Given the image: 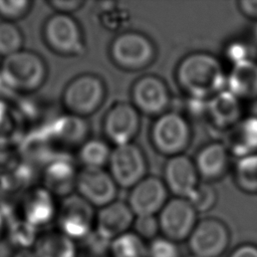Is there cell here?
<instances>
[{
	"label": "cell",
	"instance_id": "cell-36",
	"mask_svg": "<svg viewBox=\"0 0 257 257\" xmlns=\"http://www.w3.org/2000/svg\"><path fill=\"white\" fill-rule=\"evenodd\" d=\"M54 13L71 15L84 5L83 0H49L46 2Z\"/></svg>",
	"mask_w": 257,
	"mask_h": 257
},
{
	"label": "cell",
	"instance_id": "cell-27",
	"mask_svg": "<svg viewBox=\"0 0 257 257\" xmlns=\"http://www.w3.org/2000/svg\"><path fill=\"white\" fill-rule=\"evenodd\" d=\"M236 186L246 194H257V154L237 159L233 170Z\"/></svg>",
	"mask_w": 257,
	"mask_h": 257
},
{
	"label": "cell",
	"instance_id": "cell-4",
	"mask_svg": "<svg viewBox=\"0 0 257 257\" xmlns=\"http://www.w3.org/2000/svg\"><path fill=\"white\" fill-rule=\"evenodd\" d=\"M108 53L118 68L125 71H141L153 64L157 57V48L145 33L126 30L111 40Z\"/></svg>",
	"mask_w": 257,
	"mask_h": 257
},
{
	"label": "cell",
	"instance_id": "cell-26",
	"mask_svg": "<svg viewBox=\"0 0 257 257\" xmlns=\"http://www.w3.org/2000/svg\"><path fill=\"white\" fill-rule=\"evenodd\" d=\"M112 148L102 139L89 138L77 150L76 158L82 169H104Z\"/></svg>",
	"mask_w": 257,
	"mask_h": 257
},
{
	"label": "cell",
	"instance_id": "cell-42",
	"mask_svg": "<svg viewBox=\"0 0 257 257\" xmlns=\"http://www.w3.org/2000/svg\"><path fill=\"white\" fill-rule=\"evenodd\" d=\"M191 257H195V256H193V255H192V256H191Z\"/></svg>",
	"mask_w": 257,
	"mask_h": 257
},
{
	"label": "cell",
	"instance_id": "cell-32",
	"mask_svg": "<svg viewBox=\"0 0 257 257\" xmlns=\"http://www.w3.org/2000/svg\"><path fill=\"white\" fill-rule=\"evenodd\" d=\"M31 0H0V21L12 22L22 20L30 13Z\"/></svg>",
	"mask_w": 257,
	"mask_h": 257
},
{
	"label": "cell",
	"instance_id": "cell-1",
	"mask_svg": "<svg viewBox=\"0 0 257 257\" xmlns=\"http://www.w3.org/2000/svg\"><path fill=\"white\" fill-rule=\"evenodd\" d=\"M175 78L187 97L208 100L226 89L227 72L222 60L216 55L194 51L179 61Z\"/></svg>",
	"mask_w": 257,
	"mask_h": 257
},
{
	"label": "cell",
	"instance_id": "cell-6",
	"mask_svg": "<svg viewBox=\"0 0 257 257\" xmlns=\"http://www.w3.org/2000/svg\"><path fill=\"white\" fill-rule=\"evenodd\" d=\"M41 37L45 46L59 56H80L85 51L82 29L72 15H49L42 24Z\"/></svg>",
	"mask_w": 257,
	"mask_h": 257
},
{
	"label": "cell",
	"instance_id": "cell-10",
	"mask_svg": "<svg viewBox=\"0 0 257 257\" xmlns=\"http://www.w3.org/2000/svg\"><path fill=\"white\" fill-rule=\"evenodd\" d=\"M197 216L188 199L173 197L158 214L160 233L175 243L186 241L198 223Z\"/></svg>",
	"mask_w": 257,
	"mask_h": 257
},
{
	"label": "cell",
	"instance_id": "cell-31",
	"mask_svg": "<svg viewBox=\"0 0 257 257\" xmlns=\"http://www.w3.org/2000/svg\"><path fill=\"white\" fill-rule=\"evenodd\" d=\"M188 200L198 214L206 213L215 207L218 195L217 191L210 183L200 182Z\"/></svg>",
	"mask_w": 257,
	"mask_h": 257
},
{
	"label": "cell",
	"instance_id": "cell-34",
	"mask_svg": "<svg viewBox=\"0 0 257 257\" xmlns=\"http://www.w3.org/2000/svg\"><path fill=\"white\" fill-rule=\"evenodd\" d=\"M148 257H180L177 243L161 236L148 242Z\"/></svg>",
	"mask_w": 257,
	"mask_h": 257
},
{
	"label": "cell",
	"instance_id": "cell-28",
	"mask_svg": "<svg viewBox=\"0 0 257 257\" xmlns=\"http://www.w3.org/2000/svg\"><path fill=\"white\" fill-rule=\"evenodd\" d=\"M108 253L110 257H148V242L128 231L110 242Z\"/></svg>",
	"mask_w": 257,
	"mask_h": 257
},
{
	"label": "cell",
	"instance_id": "cell-2",
	"mask_svg": "<svg viewBox=\"0 0 257 257\" xmlns=\"http://www.w3.org/2000/svg\"><path fill=\"white\" fill-rule=\"evenodd\" d=\"M47 76L46 61L33 50L24 48L0 61V78L6 87L17 96L36 92L43 86Z\"/></svg>",
	"mask_w": 257,
	"mask_h": 257
},
{
	"label": "cell",
	"instance_id": "cell-7",
	"mask_svg": "<svg viewBox=\"0 0 257 257\" xmlns=\"http://www.w3.org/2000/svg\"><path fill=\"white\" fill-rule=\"evenodd\" d=\"M106 168L117 187L124 189H132L148 176L146 155L135 143L113 147Z\"/></svg>",
	"mask_w": 257,
	"mask_h": 257
},
{
	"label": "cell",
	"instance_id": "cell-15",
	"mask_svg": "<svg viewBox=\"0 0 257 257\" xmlns=\"http://www.w3.org/2000/svg\"><path fill=\"white\" fill-rule=\"evenodd\" d=\"M168 193L163 179L148 175L131 189L126 203L136 217L158 216L169 200Z\"/></svg>",
	"mask_w": 257,
	"mask_h": 257
},
{
	"label": "cell",
	"instance_id": "cell-29",
	"mask_svg": "<svg viewBox=\"0 0 257 257\" xmlns=\"http://www.w3.org/2000/svg\"><path fill=\"white\" fill-rule=\"evenodd\" d=\"M24 49V34L12 22L0 21V57L5 58Z\"/></svg>",
	"mask_w": 257,
	"mask_h": 257
},
{
	"label": "cell",
	"instance_id": "cell-35",
	"mask_svg": "<svg viewBox=\"0 0 257 257\" xmlns=\"http://www.w3.org/2000/svg\"><path fill=\"white\" fill-rule=\"evenodd\" d=\"M224 54L230 65L250 58L246 44L239 40L229 42L224 49Z\"/></svg>",
	"mask_w": 257,
	"mask_h": 257
},
{
	"label": "cell",
	"instance_id": "cell-16",
	"mask_svg": "<svg viewBox=\"0 0 257 257\" xmlns=\"http://www.w3.org/2000/svg\"><path fill=\"white\" fill-rule=\"evenodd\" d=\"M56 198L42 186H33L23 192L18 199L19 218L39 228L56 217L58 204Z\"/></svg>",
	"mask_w": 257,
	"mask_h": 257
},
{
	"label": "cell",
	"instance_id": "cell-21",
	"mask_svg": "<svg viewBox=\"0 0 257 257\" xmlns=\"http://www.w3.org/2000/svg\"><path fill=\"white\" fill-rule=\"evenodd\" d=\"M230 158L231 155L222 141L204 145L194 159L200 179L208 183L222 179L229 169Z\"/></svg>",
	"mask_w": 257,
	"mask_h": 257
},
{
	"label": "cell",
	"instance_id": "cell-18",
	"mask_svg": "<svg viewBox=\"0 0 257 257\" xmlns=\"http://www.w3.org/2000/svg\"><path fill=\"white\" fill-rule=\"evenodd\" d=\"M78 171L69 156H60L48 163L41 173L42 187L55 198L75 193Z\"/></svg>",
	"mask_w": 257,
	"mask_h": 257
},
{
	"label": "cell",
	"instance_id": "cell-9",
	"mask_svg": "<svg viewBox=\"0 0 257 257\" xmlns=\"http://www.w3.org/2000/svg\"><path fill=\"white\" fill-rule=\"evenodd\" d=\"M131 99V103L140 113L157 117L169 110L172 104V93L162 77L145 74L133 83Z\"/></svg>",
	"mask_w": 257,
	"mask_h": 257
},
{
	"label": "cell",
	"instance_id": "cell-19",
	"mask_svg": "<svg viewBox=\"0 0 257 257\" xmlns=\"http://www.w3.org/2000/svg\"><path fill=\"white\" fill-rule=\"evenodd\" d=\"M135 217L126 202L115 200L98 209L95 215L94 231L111 242L130 231Z\"/></svg>",
	"mask_w": 257,
	"mask_h": 257
},
{
	"label": "cell",
	"instance_id": "cell-13",
	"mask_svg": "<svg viewBox=\"0 0 257 257\" xmlns=\"http://www.w3.org/2000/svg\"><path fill=\"white\" fill-rule=\"evenodd\" d=\"M44 131L60 156H68L70 151H77L89 139L90 132L84 117L67 112L53 117Z\"/></svg>",
	"mask_w": 257,
	"mask_h": 257
},
{
	"label": "cell",
	"instance_id": "cell-24",
	"mask_svg": "<svg viewBox=\"0 0 257 257\" xmlns=\"http://www.w3.org/2000/svg\"><path fill=\"white\" fill-rule=\"evenodd\" d=\"M36 257H77L74 240L58 231H48L39 236L33 245Z\"/></svg>",
	"mask_w": 257,
	"mask_h": 257
},
{
	"label": "cell",
	"instance_id": "cell-37",
	"mask_svg": "<svg viewBox=\"0 0 257 257\" xmlns=\"http://www.w3.org/2000/svg\"><path fill=\"white\" fill-rule=\"evenodd\" d=\"M237 4L244 17L257 22V0H240Z\"/></svg>",
	"mask_w": 257,
	"mask_h": 257
},
{
	"label": "cell",
	"instance_id": "cell-8",
	"mask_svg": "<svg viewBox=\"0 0 257 257\" xmlns=\"http://www.w3.org/2000/svg\"><path fill=\"white\" fill-rule=\"evenodd\" d=\"M94 207L77 193H73L58 204L56 221L59 231L72 240H82L94 230Z\"/></svg>",
	"mask_w": 257,
	"mask_h": 257
},
{
	"label": "cell",
	"instance_id": "cell-12",
	"mask_svg": "<svg viewBox=\"0 0 257 257\" xmlns=\"http://www.w3.org/2000/svg\"><path fill=\"white\" fill-rule=\"evenodd\" d=\"M141 128V113L128 102L113 103L102 119V132L108 144L121 146L130 143L138 136Z\"/></svg>",
	"mask_w": 257,
	"mask_h": 257
},
{
	"label": "cell",
	"instance_id": "cell-41",
	"mask_svg": "<svg viewBox=\"0 0 257 257\" xmlns=\"http://www.w3.org/2000/svg\"><path fill=\"white\" fill-rule=\"evenodd\" d=\"M253 37H254V40H255V43L257 44V22L253 28Z\"/></svg>",
	"mask_w": 257,
	"mask_h": 257
},
{
	"label": "cell",
	"instance_id": "cell-5",
	"mask_svg": "<svg viewBox=\"0 0 257 257\" xmlns=\"http://www.w3.org/2000/svg\"><path fill=\"white\" fill-rule=\"evenodd\" d=\"M105 96L106 86L102 78L93 73H82L64 86L61 103L65 112L85 118L101 107Z\"/></svg>",
	"mask_w": 257,
	"mask_h": 257
},
{
	"label": "cell",
	"instance_id": "cell-33",
	"mask_svg": "<svg viewBox=\"0 0 257 257\" xmlns=\"http://www.w3.org/2000/svg\"><path fill=\"white\" fill-rule=\"evenodd\" d=\"M133 232L144 241H152L158 237L160 226L158 216H139L135 217L133 223Z\"/></svg>",
	"mask_w": 257,
	"mask_h": 257
},
{
	"label": "cell",
	"instance_id": "cell-3",
	"mask_svg": "<svg viewBox=\"0 0 257 257\" xmlns=\"http://www.w3.org/2000/svg\"><path fill=\"white\" fill-rule=\"evenodd\" d=\"M153 148L168 158L183 155L192 141L189 118L177 110H168L157 116L150 130Z\"/></svg>",
	"mask_w": 257,
	"mask_h": 257
},
{
	"label": "cell",
	"instance_id": "cell-40",
	"mask_svg": "<svg viewBox=\"0 0 257 257\" xmlns=\"http://www.w3.org/2000/svg\"><path fill=\"white\" fill-rule=\"evenodd\" d=\"M5 231H6V219L0 211V240H1Z\"/></svg>",
	"mask_w": 257,
	"mask_h": 257
},
{
	"label": "cell",
	"instance_id": "cell-20",
	"mask_svg": "<svg viewBox=\"0 0 257 257\" xmlns=\"http://www.w3.org/2000/svg\"><path fill=\"white\" fill-rule=\"evenodd\" d=\"M243 117L242 101L227 89L207 100L205 119L214 130L225 134Z\"/></svg>",
	"mask_w": 257,
	"mask_h": 257
},
{
	"label": "cell",
	"instance_id": "cell-25",
	"mask_svg": "<svg viewBox=\"0 0 257 257\" xmlns=\"http://www.w3.org/2000/svg\"><path fill=\"white\" fill-rule=\"evenodd\" d=\"M25 126L14 104L0 99V147L19 144L26 135Z\"/></svg>",
	"mask_w": 257,
	"mask_h": 257
},
{
	"label": "cell",
	"instance_id": "cell-30",
	"mask_svg": "<svg viewBox=\"0 0 257 257\" xmlns=\"http://www.w3.org/2000/svg\"><path fill=\"white\" fill-rule=\"evenodd\" d=\"M6 232L10 242L19 249H30L37 239L36 228L19 217L7 221Z\"/></svg>",
	"mask_w": 257,
	"mask_h": 257
},
{
	"label": "cell",
	"instance_id": "cell-11",
	"mask_svg": "<svg viewBox=\"0 0 257 257\" xmlns=\"http://www.w3.org/2000/svg\"><path fill=\"white\" fill-rule=\"evenodd\" d=\"M187 242L195 257H220L229 246L230 231L220 219L205 218L198 221Z\"/></svg>",
	"mask_w": 257,
	"mask_h": 257
},
{
	"label": "cell",
	"instance_id": "cell-22",
	"mask_svg": "<svg viewBox=\"0 0 257 257\" xmlns=\"http://www.w3.org/2000/svg\"><path fill=\"white\" fill-rule=\"evenodd\" d=\"M226 89L241 101L257 100V61L247 58L230 66Z\"/></svg>",
	"mask_w": 257,
	"mask_h": 257
},
{
	"label": "cell",
	"instance_id": "cell-39",
	"mask_svg": "<svg viewBox=\"0 0 257 257\" xmlns=\"http://www.w3.org/2000/svg\"><path fill=\"white\" fill-rule=\"evenodd\" d=\"M13 257H36L33 250L30 249H19Z\"/></svg>",
	"mask_w": 257,
	"mask_h": 257
},
{
	"label": "cell",
	"instance_id": "cell-38",
	"mask_svg": "<svg viewBox=\"0 0 257 257\" xmlns=\"http://www.w3.org/2000/svg\"><path fill=\"white\" fill-rule=\"evenodd\" d=\"M228 257H257V245L244 243L237 246Z\"/></svg>",
	"mask_w": 257,
	"mask_h": 257
},
{
	"label": "cell",
	"instance_id": "cell-23",
	"mask_svg": "<svg viewBox=\"0 0 257 257\" xmlns=\"http://www.w3.org/2000/svg\"><path fill=\"white\" fill-rule=\"evenodd\" d=\"M222 142L237 159L257 154V116H244L224 134Z\"/></svg>",
	"mask_w": 257,
	"mask_h": 257
},
{
	"label": "cell",
	"instance_id": "cell-17",
	"mask_svg": "<svg viewBox=\"0 0 257 257\" xmlns=\"http://www.w3.org/2000/svg\"><path fill=\"white\" fill-rule=\"evenodd\" d=\"M163 181L174 197L188 199L200 183V176L194 160L185 154L168 158Z\"/></svg>",
	"mask_w": 257,
	"mask_h": 257
},
{
	"label": "cell",
	"instance_id": "cell-14",
	"mask_svg": "<svg viewBox=\"0 0 257 257\" xmlns=\"http://www.w3.org/2000/svg\"><path fill=\"white\" fill-rule=\"evenodd\" d=\"M117 185L105 169L78 171L75 193L98 209L116 200Z\"/></svg>",
	"mask_w": 257,
	"mask_h": 257
}]
</instances>
